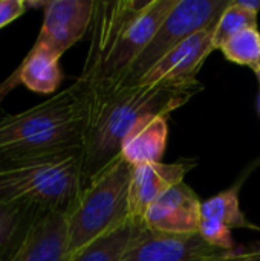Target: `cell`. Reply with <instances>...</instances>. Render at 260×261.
Wrapping results in <instances>:
<instances>
[{"mask_svg": "<svg viewBox=\"0 0 260 261\" xmlns=\"http://www.w3.org/2000/svg\"><path fill=\"white\" fill-rule=\"evenodd\" d=\"M86 188L83 147L0 162V202L69 214Z\"/></svg>", "mask_w": 260, "mask_h": 261, "instance_id": "3", "label": "cell"}, {"mask_svg": "<svg viewBox=\"0 0 260 261\" xmlns=\"http://www.w3.org/2000/svg\"><path fill=\"white\" fill-rule=\"evenodd\" d=\"M254 72H256V76H257V80H259V83H260V66L256 69V70H254Z\"/></svg>", "mask_w": 260, "mask_h": 261, "instance_id": "24", "label": "cell"}, {"mask_svg": "<svg viewBox=\"0 0 260 261\" xmlns=\"http://www.w3.org/2000/svg\"><path fill=\"white\" fill-rule=\"evenodd\" d=\"M167 135V116L146 118L139 121L123 141L121 156L132 167L161 162L166 151Z\"/></svg>", "mask_w": 260, "mask_h": 261, "instance_id": "14", "label": "cell"}, {"mask_svg": "<svg viewBox=\"0 0 260 261\" xmlns=\"http://www.w3.org/2000/svg\"><path fill=\"white\" fill-rule=\"evenodd\" d=\"M222 54L231 63L248 66L256 70L260 66V32L257 28L245 29L230 38L222 47Z\"/></svg>", "mask_w": 260, "mask_h": 261, "instance_id": "18", "label": "cell"}, {"mask_svg": "<svg viewBox=\"0 0 260 261\" xmlns=\"http://www.w3.org/2000/svg\"><path fill=\"white\" fill-rule=\"evenodd\" d=\"M141 226L143 223H138L129 217L121 225L74 252L69 261H123L124 254Z\"/></svg>", "mask_w": 260, "mask_h": 261, "instance_id": "15", "label": "cell"}, {"mask_svg": "<svg viewBox=\"0 0 260 261\" xmlns=\"http://www.w3.org/2000/svg\"><path fill=\"white\" fill-rule=\"evenodd\" d=\"M244 9L253 12V14H259L260 11V0H236Z\"/></svg>", "mask_w": 260, "mask_h": 261, "instance_id": "23", "label": "cell"}, {"mask_svg": "<svg viewBox=\"0 0 260 261\" xmlns=\"http://www.w3.org/2000/svg\"><path fill=\"white\" fill-rule=\"evenodd\" d=\"M198 194L184 182L167 190L144 214L143 225L149 229L170 234L198 232L201 223Z\"/></svg>", "mask_w": 260, "mask_h": 261, "instance_id": "9", "label": "cell"}, {"mask_svg": "<svg viewBox=\"0 0 260 261\" xmlns=\"http://www.w3.org/2000/svg\"><path fill=\"white\" fill-rule=\"evenodd\" d=\"M201 216H202V219H216V220L225 223L230 229L231 228L260 229L259 226L250 223L247 220V217L242 214L241 206H239L238 188H234V187L202 202Z\"/></svg>", "mask_w": 260, "mask_h": 261, "instance_id": "17", "label": "cell"}, {"mask_svg": "<svg viewBox=\"0 0 260 261\" xmlns=\"http://www.w3.org/2000/svg\"><path fill=\"white\" fill-rule=\"evenodd\" d=\"M196 165L195 161L176 164H144L133 167L129 188L130 219L143 223L147 210L172 187L184 182V176Z\"/></svg>", "mask_w": 260, "mask_h": 261, "instance_id": "10", "label": "cell"}, {"mask_svg": "<svg viewBox=\"0 0 260 261\" xmlns=\"http://www.w3.org/2000/svg\"><path fill=\"white\" fill-rule=\"evenodd\" d=\"M216 23L190 35L170 50L138 84H155L159 81H192L198 80L196 73L215 50Z\"/></svg>", "mask_w": 260, "mask_h": 261, "instance_id": "11", "label": "cell"}, {"mask_svg": "<svg viewBox=\"0 0 260 261\" xmlns=\"http://www.w3.org/2000/svg\"><path fill=\"white\" fill-rule=\"evenodd\" d=\"M58 61L60 57L52 54L48 47L34 43L18 69L0 84V102L3 101L5 95L20 83L37 93L55 92L63 80Z\"/></svg>", "mask_w": 260, "mask_h": 261, "instance_id": "13", "label": "cell"}, {"mask_svg": "<svg viewBox=\"0 0 260 261\" xmlns=\"http://www.w3.org/2000/svg\"><path fill=\"white\" fill-rule=\"evenodd\" d=\"M92 92L77 81L52 98L17 115H0V162L18 161L84 145Z\"/></svg>", "mask_w": 260, "mask_h": 261, "instance_id": "2", "label": "cell"}, {"mask_svg": "<svg viewBox=\"0 0 260 261\" xmlns=\"http://www.w3.org/2000/svg\"><path fill=\"white\" fill-rule=\"evenodd\" d=\"M231 0H178L155 37L132 64L106 90L92 96L107 93L113 89L136 86L170 50L190 35L215 24Z\"/></svg>", "mask_w": 260, "mask_h": 261, "instance_id": "5", "label": "cell"}, {"mask_svg": "<svg viewBox=\"0 0 260 261\" xmlns=\"http://www.w3.org/2000/svg\"><path fill=\"white\" fill-rule=\"evenodd\" d=\"M0 115H2V112H0Z\"/></svg>", "mask_w": 260, "mask_h": 261, "instance_id": "25", "label": "cell"}, {"mask_svg": "<svg viewBox=\"0 0 260 261\" xmlns=\"http://www.w3.org/2000/svg\"><path fill=\"white\" fill-rule=\"evenodd\" d=\"M198 232L210 246L216 249H221V251L236 249L230 228L216 219H201Z\"/></svg>", "mask_w": 260, "mask_h": 261, "instance_id": "20", "label": "cell"}, {"mask_svg": "<svg viewBox=\"0 0 260 261\" xmlns=\"http://www.w3.org/2000/svg\"><path fill=\"white\" fill-rule=\"evenodd\" d=\"M176 2L178 0H149V3L126 24L103 66L98 80L89 87L92 93L106 90L132 64L155 37Z\"/></svg>", "mask_w": 260, "mask_h": 261, "instance_id": "6", "label": "cell"}, {"mask_svg": "<svg viewBox=\"0 0 260 261\" xmlns=\"http://www.w3.org/2000/svg\"><path fill=\"white\" fill-rule=\"evenodd\" d=\"M219 261H260V240L233 251H227Z\"/></svg>", "mask_w": 260, "mask_h": 261, "instance_id": "22", "label": "cell"}, {"mask_svg": "<svg viewBox=\"0 0 260 261\" xmlns=\"http://www.w3.org/2000/svg\"><path fill=\"white\" fill-rule=\"evenodd\" d=\"M95 2L51 0L44 6L43 24L35 43L61 57L74 46L92 24Z\"/></svg>", "mask_w": 260, "mask_h": 261, "instance_id": "8", "label": "cell"}, {"mask_svg": "<svg viewBox=\"0 0 260 261\" xmlns=\"http://www.w3.org/2000/svg\"><path fill=\"white\" fill-rule=\"evenodd\" d=\"M132 170L133 167L120 154L87 184L67 214L70 255L130 217Z\"/></svg>", "mask_w": 260, "mask_h": 261, "instance_id": "4", "label": "cell"}, {"mask_svg": "<svg viewBox=\"0 0 260 261\" xmlns=\"http://www.w3.org/2000/svg\"><path fill=\"white\" fill-rule=\"evenodd\" d=\"M251 28H257V14L244 9L238 2L231 0V3L221 15L219 21L216 23L213 37L215 49H221L230 38Z\"/></svg>", "mask_w": 260, "mask_h": 261, "instance_id": "19", "label": "cell"}, {"mask_svg": "<svg viewBox=\"0 0 260 261\" xmlns=\"http://www.w3.org/2000/svg\"><path fill=\"white\" fill-rule=\"evenodd\" d=\"M202 89L198 80L159 81L92 96L90 122L83 145L86 187L121 154L123 141L139 121L155 116L169 118Z\"/></svg>", "mask_w": 260, "mask_h": 261, "instance_id": "1", "label": "cell"}, {"mask_svg": "<svg viewBox=\"0 0 260 261\" xmlns=\"http://www.w3.org/2000/svg\"><path fill=\"white\" fill-rule=\"evenodd\" d=\"M40 214L28 206L0 202V261H9L18 252Z\"/></svg>", "mask_w": 260, "mask_h": 261, "instance_id": "16", "label": "cell"}, {"mask_svg": "<svg viewBox=\"0 0 260 261\" xmlns=\"http://www.w3.org/2000/svg\"><path fill=\"white\" fill-rule=\"evenodd\" d=\"M26 12L25 0H0V29Z\"/></svg>", "mask_w": 260, "mask_h": 261, "instance_id": "21", "label": "cell"}, {"mask_svg": "<svg viewBox=\"0 0 260 261\" xmlns=\"http://www.w3.org/2000/svg\"><path fill=\"white\" fill-rule=\"evenodd\" d=\"M225 252L210 246L199 232L170 234L143 225L123 261H218Z\"/></svg>", "mask_w": 260, "mask_h": 261, "instance_id": "7", "label": "cell"}, {"mask_svg": "<svg viewBox=\"0 0 260 261\" xmlns=\"http://www.w3.org/2000/svg\"><path fill=\"white\" fill-rule=\"evenodd\" d=\"M67 216L60 213L40 214L25 243L9 261H69Z\"/></svg>", "mask_w": 260, "mask_h": 261, "instance_id": "12", "label": "cell"}, {"mask_svg": "<svg viewBox=\"0 0 260 261\" xmlns=\"http://www.w3.org/2000/svg\"><path fill=\"white\" fill-rule=\"evenodd\" d=\"M218 261H219V260H218Z\"/></svg>", "mask_w": 260, "mask_h": 261, "instance_id": "26", "label": "cell"}]
</instances>
